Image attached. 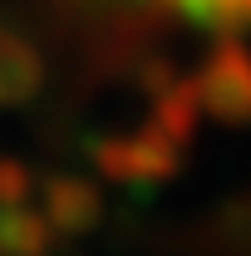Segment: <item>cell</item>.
Masks as SVG:
<instances>
[{
  "label": "cell",
  "mask_w": 251,
  "mask_h": 256,
  "mask_svg": "<svg viewBox=\"0 0 251 256\" xmlns=\"http://www.w3.org/2000/svg\"><path fill=\"white\" fill-rule=\"evenodd\" d=\"M168 15L202 25V30H232V34H251V0H153Z\"/></svg>",
  "instance_id": "1"
}]
</instances>
